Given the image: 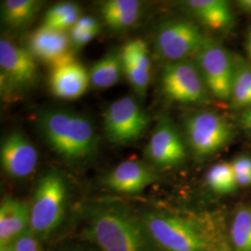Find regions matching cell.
<instances>
[{"label":"cell","mask_w":251,"mask_h":251,"mask_svg":"<svg viewBox=\"0 0 251 251\" xmlns=\"http://www.w3.org/2000/svg\"><path fill=\"white\" fill-rule=\"evenodd\" d=\"M85 234L102 251H152V241L143 221L118 205L91 206Z\"/></svg>","instance_id":"1"},{"label":"cell","mask_w":251,"mask_h":251,"mask_svg":"<svg viewBox=\"0 0 251 251\" xmlns=\"http://www.w3.org/2000/svg\"><path fill=\"white\" fill-rule=\"evenodd\" d=\"M36 124L46 143L64 159L83 160L97 151L96 129L80 113L63 109L45 110L37 116Z\"/></svg>","instance_id":"2"},{"label":"cell","mask_w":251,"mask_h":251,"mask_svg":"<svg viewBox=\"0 0 251 251\" xmlns=\"http://www.w3.org/2000/svg\"><path fill=\"white\" fill-rule=\"evenodd\" d=\"M67 191L66 180L58 171H49L38 180L30 205L29 229L40 239L49 236L62 223Z\"/></svg>","instance_id":"3"},{"label":"cell","mask_w":251,"mask_h":251,"mask_svg":"<svg viewBox=\"0 0 251 251\" xmlns=\"http://www.w3.org/2000/svg\"><path fill=\"white\" fill-rule=\"evenodd\" d=\"M142 221L152 243L164 251H210L209 237L190 220L152 212Z\"/></svg>","instance_id":"4"},{"label":"cell","mask_w":251,"mask_h":251,"mask_svg":"<svg viewBox=\"0 0 251 251\" xmlns=\"http://www.w3.org/2000/svg\"><path fill=\"white\" fill-rule=\"evenodd\" d=\"M185 136L190 148L198 157H206L222 150L233 138V128L215 112H198L185 121Z\"/></svg>","instance_id":"5"},{"label":"cell","mask_w":251,"mask_h":251,"mask_svg":"<svg viewBox=\"0 0 251 251\" xmlns=\"http://www.w3.org/2000/svg\"><path fill=\"white\" fill-rule=\"evenodd\" d=\"M209 38L193 22L175 20L163 25L155 36V50L168 63L197 55Z\"/></svg>","instance_id":"6"},{"label":"cell","mask_w":251,"mask_h":251,"mask_svg":"<svg viewBox=\"0 0 251 251\" xmlns=\"http://www.w3.org/2000/svg\"><path fill=\"white\" fill-rule=\"evenodd\" d=\"M196 64L207 90L218 99L230 100L235 68L234 56L224 46L208 39L196 55Z\"/></svg>","instance_id":"7"},{"label":"cell","mask_w":251,"mask_h":251,"mask_svg":"<svg viewBox=\"0 0 251 251\" xmlns=\"http://www.w3.org/2000/svg\"><path fill=\"white\" fill-rule=\"evenodd\" d=\"M150 117L131 96L113 101L103 113L106 138L114 144H128L140 139Z\"/></svg>","instance_id":"8"},{"label":"cell","mask_w":251,"mask_h":251,"mask_svg":"<svg viewBox=\"0 0 251 251\" xmlns=\"http://www.w3.org/2000/svg\"><path fill=\"white\" fill-rule=\"evenodd\" d=\"M166 96L179 103L200 104L208 100L207 89L197 64L190 60L168 63L162 73Z\"/></svg>","instance_id":"9"},{"label":"cell","mask_w":251,"mask_h":251,"mask_svg":"<svg viewBox=\"0 0 251 251\" xmlns=\"http://www.w3.org/2000/svg\"><path fill=\"white\" fill-rule=\"evenodd\" d=\"M36 58L25 50L5 38L0 40L1 86L5 90H26L36 85Z\"/></svg>","instance_id":"10"},{"label":"cell","mask_w":251,"mask_h":251,"mask_svg":"<svg viewBox=\"0 0 251 251\" xmlns=\"http://www.w3.org/2000/svg\"><path fill=\"white\" fill-rule=\"evenodd\" d=\"M146 157L159 167H176L185 161L186 145L169 117H162L155 126L145 149Z\"/></svg>","instance_id":"11"},{"label":"cell","mask_w":251,"mask_h":251,"mask_svg":"<svg viewBox=\"0 0 251 251\" xmlns=\"http://www.w3.org/2000/svg\"><path fill=\"white\" fill-rule=\"evenodd\" d=\"M0 160L4 171L15 179L28 177L36 169V147L25 135L14 131L5 136L0 146Z\"/></svg>","instance_id":"12"},{"label":"cell","mask_w":251,"mask_h":251,"mask_svg":"<svg viewBox=\"0 0 251 251\" xmlns=\"http://www.w3.org/2000/svg\"><path fill=\"white\" fill-rule=\"evenodd\" d=\"M70 43V37L65 32L43 25L30 36L29 50L36 59L54 68L75 60L69 51Z\"/></svg>","instance_id":"13"},{"label":"cell","mask_w":251,"mask_h":251,"mask_svg":"<svg viewBox=\"0 0 251 251\" xmlns=\"http://www.w3.org/2000/svg\"><path fill=\"white\" fill-rule=\"evenodd\" d=\"M156 178V173L146 164L127 160L108 173L104 184L117 193L137 195L153 183Z\"/></svg>","instance_id":"14"},{"label":"cell","mask_w":251,"mask_h":251,"mask_svg":"<svg viewBox=\"0 0 251 251\" xmlns=\"http://www.w3.org/2000/svg\"><path fill=\"white\" fill-rule=\"evenodd\" d=\"M120 57L123 72L135 91L143 96L150 83L151 61L148 48L142 39H133L124 45Z\"/></svg>","instance_id":"15"},{"label":"cell","mask_w":251,"mask_h":251,"mask_svg":"<svg viewBox=\"0 0 251 251\" xmlns=\"http://www.w3.org/2000/svg\"><path fill=\"white\" fill-rule=\"evenodd\" d=\"M90 84V72L75 60L52 68L50 78L51 92L63 100L79 98Z\"/></svg>","instance_id":"16"},{"label":"cell","mask_w":251,"mask_h":251,"mask_svg":"<svg viewBox=\"0 0 251 251\" xmlns=\"http://www.w3.org/2000/svg\"><path fill=\"white\" fill-rule=\"evenodd\" d=\"M30 228V205L6 198L0 206V247L9 246Z\"/></svg>","instance_id":"17"},{"label":"cell","mask_w":251,"mask_h":251,"mask_svg":"<svg viewBox=\"0 0 251 251\" xmlns=\"http://www.w3.org/2000/svg\"><path fill=\"white\" fill-rule=\"evenodd\" d=\"M186 6L199 22L212 30L225 31L233 25V11L228 1L190 0Z\"/></svg>","instance_id":"18"},{"label":"cell","mask_w":251,"mask_h":251,"mask_svg":"<svg viewBox=\"0 0 251 251\" xmlns=\"http://www.w3.org/2000/svg\"><path fill=\"white\" fill-rule=\"evenodd\" d=\"M101 15L109 28L122 31L133 26L141 17L142 4L137 0H109L101 6Z\"/></svg>","instance_id":"19"},{"label":"cell","mask_w":251,"mask_h":251,"mask_svg":"<svg viewBox=\"0 0 251 251\" xmlns=\"http://www.w3.org/2000/svg\"><path fill=\"white\" fill-rule=\"evenodd\" d=\"M41 7L36 0H6L1 3V18L11 29H22L29 25Z\"/></svg>","instance_id":"20"},{"label":"cell","mask_w":251,"mask_h":251,"mask_svg":"<svg viewBox=\"0 0 251 251\" xmlns=\"http://www.w3.org/2000/svg\"><path fill=\"white\" fill-rule=\"evenodd\" d=\"M123 71L120 52L110 51L91 67L90 85L96 89H107L116 85Z\"/></svg>","instance_id":"21"},{"label":"cell","mask_w":251,"mask_h":251,"mask_svg":"<svg viewBox=\"0 0 251 251\" xmlns=\"http://www.w3.org/2000/svg\"><path fill=\"white\" fill-rule=\"evenodd\" d=\"M234 75L230 101L233 108H251V67L238 56H234Z\"/></svg>","instance_id":"22"},{"label":"cell","mask_w":251,"mask_h":251,"mask_svg":"<svg viewBox=\"0 0 251 251\" xmlns=\"http://www.w3.org/2000/svg\"><path fill=\"white\" fill-rule=\"evenodd\" d=\"M230 239L233 251H251V205L237 208L231 225Z\"/></svg>","instance_id":"23"},{"label":"cell","mask_w":251,"mask_h":251,"mask_svg":"<svg viewBox=\"0 0 251 251\" xmlns=\"http://www.w3.org/2000/svg\"><path fill=\"white\" fill-rule=\"evenodd\" d=\"M80 18V9L72 2L56 4L46 13L44 25L58 31L71 30Z\"/></svg>","instance_id":"24"},{"label":"cell","mask_w":251,"mask_h":251,"mask_svg":"<svg viewBox=\"0 0 251 251\" xmlns=\"http://www.w3.org/2000/svg\"><path fill=\"white\" fill-rule=\"evenodd\" d=\"M206 179L209 188L220 195H230L238 187L232 164L228 162L212 166L206 173Z\"/></svg>","instance_id":"25"},{"label":"cell","mask_w":251,"mask_h":251,"mask_svg":"<svg viewBox=\"0 0 251 251\" xmlns=\"http://www.w3.org/2000/svg\"><path fill=\"white\" fill-rule=\"evenodd\" d=\"M231 164L238 186H251V156L239 155Z\"/></svg>","instance_id":"26"},{"label":"cell","mask_w":251,"mask_h":251,"mask_svg":"<svg viewBox=\"0 0 251 251\" xmlns=\"http://www.w3.org/2000/svg\"><path fill=\"white\" fill-rule=\"evenodd\" d=\"M39 240L40 238L28 229L19 235L10 246L13 251H42Z\"/></svg>","instance_id":"27"},{"label":"cell","mask_w":251,"mask_h":251,"mask_svg":"<svg viewBox=\"0 0 251 251\" xmlns=\"http://www.w3.org/2000/svg\"><path fill=\"white\" fill-rule=\"evenodd\" d=\"M99 32L95 31H82L75 28L70 30V41L73 47L78 49L83 46L88 44L95 36L98 35Z\"/></svg>","instance_id":"28"},{"label":"cell","mask_w":251,"mask_h":251,"mask_svg":"<svg viewBox=\"0 0 251 251\" xmlns=\"http://www.w3.org/2000/svg\"><path fill=\"white\" fill-rule=\"evenodd\" d=\"M72 28H75V29L82 30V31L100 32V25L98 21L90 16L80 17Z\"/></svg>","instance_id":"29"},{"label":"cell","mask_w":251,"mask_h":251,"mask_svg":"<svg viewBox=\"0 0 251 251\" xmlns=\"http://www.w3.org/2000/svg\"><path fill=\"white\" fill-rule=\"evenodd\" d=\"M238 122L242 128L248 131H251V108L243 111L242 114L239 117Z\"/></svg>","instance_id":"30"},{"label":"cell","mask_w":251,"mask_h":251,"mask_svg":"<svg viewBox=\"0 0 251 251\" xmlns=\"http://www.w3.org/2000/svg\"><path fill=\"white\" fill-rule=\"evenodd\" d=\"M210 251H233V249H231L229 246H227L225 242L211 243L210 238Z\"/></svg>","instance_id":"31"},{"label":"cell","mask_w":251,"mask_h":251,"mask_svg":"<svg viewBox=\"0 0 251 251\" xmlns=\"http://www.w3.org/2000/svg\"><path fill=\"white\" fill-rule=\"evenodd\" d=\"M238 6L244 12L251 14V0H240L238 1Z\"/></svg>","instance_id":"32"},{"label":"cell","mask_w":251,"mask_h":251,"mask_svg":"<svg viewBox=\"0 0 251 251\" xmlns=\"http://www.w3.org/2000/svg\"><path fill=\"white\" fill-rule=\"evenodd\" d=\"M247 52H248L249 58L251 61V31L247 38Z\"/></svg>","instance_id":"33"},{"label":"cell","mask_w":251,"mask_h":251,"mask_svg":"<svg viewBox=\"0 0 251 251\" xmlns=\"http://www.w3.org/2000/svg\"><path fill=\"white\" fill-rule=\"evenodd\" d=\"M0 251H13L11 246H5V247H0Z\"/></svg>","instance_id":"34"}]
</instances>
